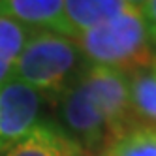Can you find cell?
Instances as JSON below:
<instances>
[{"label":"cell","mask_w":156,"mask_h":156,"mask_svg":"<svg viewBox=\"0 0 156 156\" xmlns=\"http://www.w3.org/2000/svg\"><path fill=\"white\" fill-rule=\"evenodd\" d=\"M75 41L88 64L113 68L126 75L156 62L147 23L136 8L77 34Z\"/></svg>","instance_id":"6da1fadb"},{"label":"cell","mask_w":156,"mask_h":156,"mask_svg":"<svg viewBox=\"0 0 156 156\" xmlns=\"http://www.w3.org/2000/svg\"><path fill=\"white\" fill-rule=\"evenodd\" d=\"M87 58L73 38L49 30H36L21 51L13 77L41 96L60 98L87 70Z\"/></svg>","instance_id":"7a4b0ae2"},{"label":"cell","mask_w":156,"mask_h":156,"mask_svg":"<svg viewBox=\"0 0 156 156\" xmlns=\"http://www.w3.org/2000/svg\"><path fill=\"white\" fill-rule=\"evenodd\" d=\"M60 115L79 147L100 149L111 145L107 120L100 104L85 87L81 77L60 96Z\"/></svg>","instance_id":"3957f363"},{"label":"cell","mask_w":156,"mask_h":156,"mask_svg":"<svg viewBox=\"0 0 156 156\" xmlns=\"http://www.w3.org/2000/svg\"><path fill=\"white\" fill-rule=\"evenodd\" d=\"M43 96L12 77L0 85V151L27 137L38 126Z\"/></svg>","instance_id":"277c9868"},{"label":"cell","mask_w":156,"mask_h":156,"mask_svg":"<svg viewBox=\"0 0 156 156\" xmlns=\"http://www.w3.org/2000/svg\"><path fill=\"white\" fill-rule=\"evenodd\" d=\"M0 13L15 19L27 28L49 30L75 40L62 0H0Z\"/></svg>","instance_id":"5b68a950"},{"label":"cell","mask_w":156,"mask_h":156,"mask_svg":"<svg viewBox=\"0 0 156 156\" xmlns=\"http://www.w3.org/2000/svg\"><path fill=\"white\" fill-rule=\"evenodd\" d=\"M81 147L49 124H38L27 137L8 149L4 156H79Z\"/></svg>","instance_id":"8992f818"},{"label":"cell","mask_w":156,"mask_h":156,"mask_svg":"<svg viewBox=\"0 0 156 156\" xmlns=\"http://www.w3.org/2000/svg\"><path fill=\"white\" fill-rule=\"evenodd\" d=\"M62 2L66 19L75 32V38L77 34L105 23L130 8L122 0H62Z\"/></svg>","instance_id":"52a82bcc"},{"label":"cell","mask_w":156,"mask_h":156,"mask_svg":"<svg viewBox=\"0 0 156 156\" xmlns=\"http://www.w3.org/2000/svg\"><path fill=\"white\" fill-rule=\"evenodd\" d=\"M130 104L137 122L156 124V62L128 75Z\"/></svg>","instance_id":"ba28073f"},{"label":"cell","mask_w":156,"mask_h":156,"mask_svg":"<svg viewBox=\"0 0 156 156\" xmlns=\"http://www.w3.org/2000/svg\"><path fill=\"white\" fill-rule=\"evenodd\" d=\"M30 28L0 13V85L13 77V68L30 36Z\"/></svg>","instance_id":"9c48e42d"},{"label":"cell","mask_w":156,"mask_h":156,"mask_svg":"<svg viewBox=\"0 0 156 156\" xmlns=\"http://www.w3.org/2000/svg\"><path fill=\"white\" fill-rule=\"evenodd\" d=\"M111 156H156V124H136L107 151Z\"/></svg>","instance_id":"30bf717a"},{"label":"cell","mask_w":156,"mask_h":156,"mask_svg":"<svg viewBox=\"0 0 156 156\" xmlns=\"http://www.w3.org/2000/svg\"><path fill=\"white\" fill-rule=\"evenodd\" d=\"M145 23H147V28H149V34H151V40L156 45V0H147L145 6L139 9Z\"/></svg>","instance_id":"8fae6325"},{"label":"cell","mask_w":156,"mask_h":156,"mask_svg":"<svg viewBox=\"0 0 156 156\" xmlns=\"http://www.w3.org/2000/svg\"><path fill=\"white\" fill-rule=\"evenodd\" d=\"M126 6H130V8H136V9H141L143 6H145V2L147 0H122Z\"/></svg>","instance_id":"7c38bea8"},{"label":"cell","mask_w":156,"mask_h":156,"mask_svg":"<svg viewBox=\"0 0 156 156\" xmlns=\"http://www.w3.org/2000/svg\"><path fill=\"white\" fill-rule=\"evenodd\" d=\"M104 156H111V154H109V152H105V154H104Z\"/></svg>","instance_id":"4fadbf2b"},{"label":"cell","mask_w":156,"mask_h":156,"mask_svg":"<svg viewBox=\"0 0 156 156\" xmlns=\"http://www.w3.org/2000/svg\"><path fill=\"white\" fill-rule=\"evenodd\" d=\"M154 57H156V53H154Z\"/></svg>","instance_id":"5bb4252c"}]
</instances>
